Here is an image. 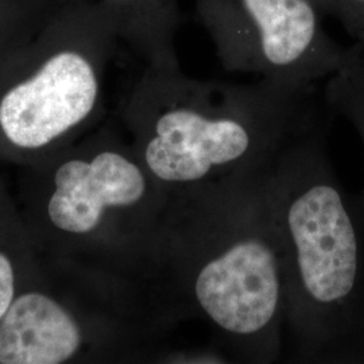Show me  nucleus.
<instances>
[{"label":"nucleus","mask_w":364,"mask_h":364,"mask_svg":"<svg viewBox=\"0 0 364 364\" xmlns=\"http://www.w3.org/2000/svg\"><path fill=\"white\" fill-rule=\"evenodd\" d=\"M117 43L105 14L90 0L60 7L19 46L26 75L0 93V131L34 150L78 127L100 103L102 70Z\"/></svg>","instance_id":"4"},{"label":"nucleus","mask_w":364,"mask_h":364,"mask_svg":"<svg viewBox=\"0 0 364 364\" xmlns=\"http://www.w3.org/2000/svg\"><path fill=\"white\" fill-rule=\"evenodd\" d=\"M117 34L147 65L180 66L176 36L181 25L178 0H90Z\"/></svg>","instance_id":"7"},{"label":"nucleus","mask_w":364,"mask_h":364,"mask_svg":"<svg viewBox=\"0 0 364 364\" xmlns=\"http://www.w3.org/2000/svg\"><path fill=\"white\" fill-rule=\"evenodd\" d=\"M81 331L54 299L26 293L0 318V364H58L80 350Z\"/></svg>","instance_id":"6"},{"label":"nucleus","mask_w":364,"mask_h":364,"mask_svg":"<svg viewBox=\"0 0 364 364\" xmlns=\"http://www.w3.org/2000/svg\"><path fill=\"white\" fill-rule=\"evenodd\" d=\"M52 11V7L42 3L0 0V65L48 19Z\"/></svg>","instance_id":"8"},{"label":"nucleus","mask_w":364,"mask_h":364,"mask_svg":"<svg viewBox=\"0 0 364 364\" xmlns=\"http://www.w3.org/2000/svg\"><path fill=\"white\" fill-rule=\"evenodd\" d=\"M221 65L290 85H314L343 54L311 0H196Z\"/></svg>","instance_id":"5"},{"label":"nucleus","mask_w":364,"mask_h":364,"mask_svg":"<svg viewBox=\"0 0 364 364\" xmlns=\"http://www.w3.org/2000/svg\"><path fill=\"white\" fill-rule=\"evenodd\" d=\"M124 117L139 161L169 191L257 173L326 122L314 85L205 81L156 65L131 92Z\"/></svg>","instance_id":"2"},{"label":"nucleus","mask_w":364,"mask_h":364,"mask_svg":"<svg viewBox=\"0 0 364 364\" xmlns=\"http://www.w3.org/2000/svg\"><path fill=\"white\" fill-rule=\"evenodd\" d=\"M326 99L328 105H333L351 117L364 134V99L360 95L332 76L326 87Z\"/></svg>","instance_id":"9"},{"label":"nucleus","mask_w":364,"mask_h":364,"mask_svg":"<svg viewBox=\"0 0 364 364\" xmlns=\"http://www.w3.org/2000/svg\"><path fill=\"white\" fill-rule=\"evenodd\" d=\"M324 127L282 149L257 173L278 243L293 358L318 362L355 324L362 260L355 223L323 153Z\"/></svg>","instance_id":"3"},{"label":"nucleus","mask_w":364,"mask_h":364,"mask_svg":"<svg viewBox=\"0 0 364 364\" xmlns=\"http://www.w3.org/2000/svg\"><path fill=\"white\" fill-rule=\"evenodd\" d=\"M257 173L168 189L149 266L166 321H204L236 363L277 362L287 326L282 263Z\"/></svg>","instance_id":"1"},{"label":"nucleus","mask_w":364,"mask_h":364,"mask_svg":"<svg viewBox=\"0 0 364 364\" xmlns=\"http://www.w3.org/2000/svg\"><path fill=\"white\" fill-rule=\"evenodd\" d=\"M331 13L343 21L358 41H364V0H332Z\"/></svg>","instance_id":"10"},{"label":"nucleus","mask_w":364,"mask_h":364,"mask_svg":"<svg viewBox=\"0 0 364 364\" xmlns=\"http://www.w3.org/2000/svg\"><path fill=\"white\" fill-rule=\"evenodd\" d=\"M15 294V275L10 259L0 254V318L9 309Z\"/></svg>","instance_id":"11"},{"label":"nucleus","mask_w":364,"mask_h":364,"mask_svg":"<svg viewBox=\"0 0 364 364\" xmlns=\"http://www.w3.org/2000/svg\"><path fill=\"white\" fill-rule=\"evenodd\" d=\"M320 13H331L332 0H311Z\"/></svg>","instance_id":"12"},{"label":"nucleus","mask_w":364,"mask_h":364,"mask_svg":"<svg viewBox=\"0 0 364 364\" xmlns=\"http://www.w3.org/2000/svg\"><path fill=\"white\" fill-rule=\"evenodd\" d=\"M26 1H36V3H45V4H52V6H64L68 3L76 1V0H26Z\"/></svg>","instance_id":"13"}]
</instances>
